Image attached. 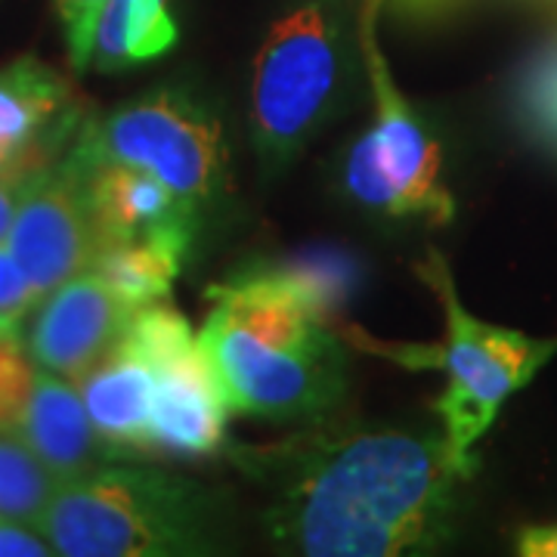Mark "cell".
<instances>
[{
    "label": "cell",
    "instance_id": "cell-10",
    "mask_svg": "<svg viewBox=\"0 0 557 557\" xmlns=\"http://www.w3.org/2000/svg\"><path fill=\"white\" fill-rule=\"evenodd\" d=\"M84 102L38 57L0 69V174H38L60 161L84 127Z\"/></svg>",
    "mask_w": 557,
    "mask_h": 557
},
{
    "label": "cell",
    "instance_id": "cell-17",
    "mask_svg": "<svg viewBox=\"0 0 557 557\" xmlns=\"http://www.w3.org/2000/svg\"><path fill=\"white\" fill-rule=\"evenodd\" d=\"M57 486V478L20 437L0 431V518L40 527Z\"/></svg>",
    "mask_w": 557,
    "mask_h": 557
},
{
    "label": "cell",
    "instance_id": "cell-2",
    "mask_svg": "<svg viewBox=\"0 0 557 557\" xmlns=\"http://www.w3.org/2000/svg\"><path fill=\"white\" fill-rule=\"evenodd\" d=\"M199 344L230 412L310 421L344 397V350L329 319L276 263L208 288Z\"/></svg>",
    "mask_w": 557,
    "mask_h": 557
},
{
    "label": "cell",
    "instance_id": "cell-14",
    "mask_svg": "<svg viewBox=\"0 0 557 557\" xmlns=\"http://www.w3.org/2000/svg\"><path fill=\"white\" fill-rule=\"evenodd\" d=\"M87 416L100 437L119 453L146 456L152 437V399H156V366L139 350L127 332L119 344L75 381Z\"/></svg>",
    "mask_w": 557,
    "mask_h": 557
},
{
    "label": "cell",
    "instance_id": "cell-1",
    "mask_svg": "<svg viewBox=\"0 0 557 557\" xmlns=\"http://www.w3.org/2000/svg\"><path fill=\"white\" fill-rule=\"evenodd\" d=\"M295 446V443H292ZM474 474L446 434L354 431L285 453L270 530L313 557H391L446 536L458 486Z\"/></svg>",
    "mask_w": 557,
    "mask_h": 557
},
{
    "label": "cell",
    "instance_id": "cell-6",
    "mask_svg": "<svg viewBox=\"0 0 557 557\" xmlns=\"http://www.w3.org/2000/svg\"><path fill=\"white\" fill-rule=\"evenodd\" d=\"M341 84L335 0H307L273 22L251 69V137L260 161H292L332 112Z\"/></svg>",
    "mask_w": 557,
    "mask_h": 557
},
{
    "label": "cell",
    "instance_id": "cell-12",
    "mask_svg": "<svg viewBox=\"0 0 557 557\" xmlns=\"http://www.w3.org/2000/svg\"><path fill=\"white\" fill-rule=\"evenodd\" d=\"M10 434L40 458V465L57 478V483L81 478L119 456L94 428L78 387L38 366L28 399Z\"/></svg>",
    "mask_w": 557,
    "mask_h": 557
},
{
    "label": "cell",
    "instance_id": "cell-15",
    "mask_svg": "<svg viewBox=\"0 0 557 557\" xmlns=\"http://www.w3.org/2000/svg\"><path fill=\"white\" fill-rule=\"evenodd\" d=\"M196 236H146L102 242L90 270L131 307L161 304L177 282Z\"/></svg>",
    "mask_w": 557,
    "mask_h": 557
},
{
    "label": "cell",
    "instance_id": "cell-4",
    "mask_svg": "<svg viewBox=\"0 0 557 557\" xmlns=\"http://www.w3.org/2000/svg\"><path fill=\"white\" fill-rule=\"evenodd\" d=\"M418 276L431 285L446 319V344H434L431 354V369L446 372V391L434 409L449 446L461 458H474V446L493 428L502 406L555 357L557 338H533L465 310L449 263L437 251L418 263Z\"/></svg>",
    "mask_w": 557,
    "mask_h": 557
},
{
    "label": "cell",
    "instance_id": "cell-24",
    "mask_svg": "<svg viewBox=\"0 0 557 557\" xmlns=\"http://www.w3.org/2000/svg\"><path fill=\"white\" fill-rule=\"evenodd\" d=\"M518 552L523 557H557V523L523 527L518 533Z\"/></svg>",
    "mask_w": 557,
    "mask_h": 557
},
{
    "label": "cell",
    "instance_id": "cell-23",
    "mask_svg": "<svg viewBox=\"0 0 557 557\" xmlns=\"http://www.w3.org/2000/svg\"><path fill=\"white\" fill-rule=\"evenodd\" d=\"M38 174H0V242L7 239L10 223L16 218V211H20L22 196H25L28 183Z\"/></svg>",
    "mask_w": 557,
    "mask_h": 557
},
{
    "label": "cell",
    "instance_id": "cell-21",
    "mask_svg": "<svg viewBox=\"0 0 557 557\" xmlns=\"http://www.w3.org/2000/svg\"><path fill=\"white\" fill-rule=\"evenodd\" d=\"M40 304L38 292L32 288L28 276L13 260V255L0 245V322H22L28 310Z\"/></svg>",
    "mask_w": 557,
    "mask_h": 557
},
{
    "label": "cell",
    "instance_id": "cell-19",
    "mask_svg": "<svg viewBox=\"0 0 557 557\" xmlns=\"http://www.w3.org/2000/svg\"><path fill=\"white\" fill-rule=\"evenodd\" d=\"M35 362L22 344V322H0V431H13L32 391Z\"/></svg>",
    "mask_w": 557,
    "mask_h": 557
},
{
    "label": "cell",
    "instance_id": "cell-18",
    "mask_svg": "<svg viewBox=\"0 0 557 557\" xmlns=\"http://www.w3.org/2000/svg\"><path fill=\"white\" fill-rule=\"evenodd\" d=\"M520 124L557 156V35L533 60L518 81Z\"/></svg>",
    "mask_w": 557,
    "mask_h": 557
},
{
    "label": "cell",
    "instance_id": "cell-11",
    "mask_svg": "<svg viewBox=\"0 0 557 557\" xmlns=\"http://www.w3.org/2000/svg\"><path fill=\"white\" fill-rule=\"evenodd\" d=\"M137 307L121 300L94 270L65 278L40 300L25 350L38 369L81 381L127 332Z\"/></svg>",
    "mask_w": 557,
    "mask_h": 557
},
{
    "label": "cell",
    "instance_id": "cell-22",
    "mask_svg": "<svg viewBox=\"0 0 557 557\" xmlns=\"http://www.w3.org/2000/svg\"><path fill=\"white\" fill-rule=\"evenodd\" d=\"M57 555L50 539L38 527L13 518H0V557H47Z\"/></svg>",
    "mask_w": 557,
    "mask_h": 557
},
{
    "label": "cell",
    "instance_id": "cell-5",
    "mask_svg": "<svg viewBox=\"0 0 557 557\" xmlns=\"http://www.w3.org/2000/svg\"><path fill=\"white\" fill-rule=\"evenodd\" d=\"M381 3L384 0H362L357 20L359 50L375 97V119L372 127L354 143L344 180L359 205L387 218L449 223L456 214V201L443 183L437 139L412 112L381 53Z\"/></svg>",
    "mask_w": 557,
    "mask_h": 557
},
{
    "label": "cell",
    "instance_id": "cell-20",
    "mask_svg": "<svg viewBox=\"0 0 557 557\" xmlns=\"http://www.w3.org/2000/svg\"><path fill=\"white\" fill-rule=\"evenodd\" d=\"M109 0H57L62 28H65V44H69V60L75 72H87L94 60V38L100 25L102 10Z\"/></svg>",
    "mask_w": 557,
    "mask_h": 557
},
{
    "label": "cell",
    "instance_id": "cell-8",
    "mask_svg": "<svg viewBox=\"0 0 557 557\" xmlns=\"http://www.w3.org/2000/svg\"><path fill=\"white\" fill-rule=\"evenodd\" d=\"M127 338L156 366L149 453L171 458L220 453L230 406L186 317L164 304L139 307Z\"/></svg>",
    "mask_w": 557,
    "mask_h": 557
},
{
    "label": "cell",
    "instance_id": "cell-7",
    "mask_svg": "<svg viewBox=\"0 0 557 557\" xmlns=\"http://www.w3.org/2000/svg\"><path fill=\"white\" fill-rule=\"evenodd\" d=\"M72 149L84 161H115L152 174L196 211L226 186L223 124L177 87L146 94L106 119H87Z\"/></svg>",
    "mask_w": 557,
    "mask_h": 557
},
{
    "label": "cell",
    "instance_id": "cell-9",
    "mask_svg": "<svg viewBox=\"0 0 557 557\" xmlns=\"http://www.w3.org/2000/svg\"><path fill=\"white\" fill-rule=\"evenodd\" d=\"M0 245L20 263L40 300L65 278L90 270L100 233L90 211L87 164L72 149L28 183Z\"/></svg>",
    "mask_w": 557,
    "mask_h": 557
},
{
    "label": "cell",
    "instance_id": "cell-16",
    "mask_svg": "<svg viewBox=\"0 0 557 557\" xmlns=\"http://www.w3.org/2000/svg\"><path fill=\"white\" fill-rule=\"evenodd\" d=\"M177 44L171 0H109L102 10L94 60L100 72H124L139 62L159 60Z\"/></svg>",
    "mask_w": 557,
    "mask_h": 557
},
{
    "label": "cell",
    "instance_id": "cell-3",
    "mask_svg": "<svg viewBox=\"0 0 557 557\" xmlns=\"http://www.w3.org/2000/svg\"><path fill=\"white\" fill-rule=\"evenodd\" d=\"M211 527V496L193 480L100 465L62 480L38 530L65 557H164L208 552Z\"/></svg>",
    "mask_w": 557,
    "mask_h": 557
},
{
    "label": "cell",
    "instance_id": "cell-13",
    "mask_svg": "<svg viewBox=\"0 0 557 557\" xmlns=\"http://www.w3.org/2000/svg\"><path fill=\"white\" fill-rule=\"evenodd\" d=\"M84 164H87V193H90V211L100 233V245L119 239L171 236V233L196 236L199 211L189 201L180 199L159 177L115 161H84Z\"/></svg>",
    "mask_w": 557,
    "mask_h": 557
}]
</instances>
